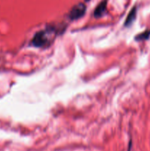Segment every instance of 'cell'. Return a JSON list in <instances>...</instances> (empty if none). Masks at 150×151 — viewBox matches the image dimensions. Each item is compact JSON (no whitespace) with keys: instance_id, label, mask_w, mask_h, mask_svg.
I'll return each mask as SVG.
<instances>
[{"instance_id":"cell-1","label":"cell","mask_w":150,"mask_h":151,"mask_svg":"<svg viewBox=\"0 0 150 151\" xmlns=\"http://www.w3.org/2000/svg\"><path fill=\"white\" fill-rule=\"evenodd\" d=\"M32 45L36 47H42L49 43L47 32L45 30H41L36 32L31 41Z\"/></svg>"},{"instance_id":"cell-2","label":"cell","mask_w":150,"mask_h":151,"mask_svg":"<svg viewBox=\"0 0 150 151\" xmlns=\"http://www.w3.org/2000/svg\"><path fill=\"white\" fill-rule=\"evenodd\" d=\"M85 10H86V7L84 4L79 3V4H76L71 10L69 13V18L72 20H76L84 16Z\"/></svg>"},{"instance_id":"cell-3","label":"cell","mask_w":150,"mask_h":151,"mask_svg":"<svg viewBox=\"0 0 150 151\" xmlns=\"http://www.w3.org/2000/svg\"><path fill=\"white\" fill-rule=\"evenodd\" d=\"M136 14H137V9L136 7H134L132 10H130V12L128 14L127 17H126V20H125V26H129L130 24H132L133 23V22L135 21V18H136Z\"/></svg>"},{"instance_id":"cell-4","label":"cell","mask_w":150,"mask_h":151,"mask_svg":"<svg viewBox=\"0 0 150 151\" xmlns=\"http://www.w3.org/2000/svg\"><path fill=\"white\" fill-rule=\"evenodd\" d=\"M106 7H107V2L105 1H103L99 4L95 9L94 11V16L95 17H100L104 14V11L106 10Z\"/></svg>"},{"instance_id":"cell-5","label":"cell","mask_w":150,"mask_h":151,"mask_svg":"<svg viewBox=\"0 0 150 151\" xmlns=\"http://www.w3.org/2000/svg\"><path fill=\"white\" fill-rule=\"evenodd\" d=\"M150 36V29L146 30L141 33L138 34L135 36V40L136 41H143V40H146L149 38Z\"/></svg>"}]
</instances>
